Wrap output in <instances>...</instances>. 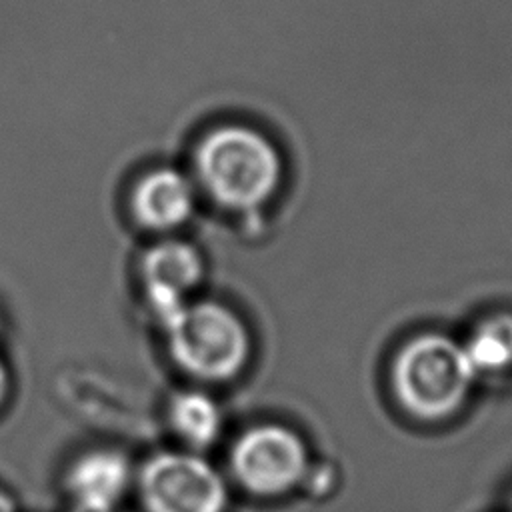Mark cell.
Wrapping results in <instances>:
<instances>
[{"instance_id":"6da1fadb","label":"cell","mask_w":512,"mask_h":512,"mask_svg":"<svg viewBox=\"0 0 512 512\" xmlns=\"http://www.w3.org/2000/svg\"><path fill=\"white\" fill-rule=\"evenodd\" d=\"M192 178L216 206L250 214L278 194L284 158L276 142L260 128L222 122L196 140Z\"/></svg>"},{"instance_id":"7a4b0ae2","label":"cell","mask_w":512,"mask_h":512,"mask_svg":"<svg viewBox=\"0 0 512 512\" xmlns=\"http://www.w3.org/2000/svg\"><path fill=\"white\" fill-rule=\"evenodd\" d=\"M476 376L464 344L440 332L404 342L390 368L394 398L406 414L424 422L454 416L468 400Z\"/></svg>"},{"instance_id":"3957f363","label":"cell","mask_w":512,"mask_h":512,"mask_svg":"<svg viewBox=\"0 0 512 512\" xmlns=\"http://www.w3.org/2000/svg\"><path fill=\"white\" fill-rule=\"evenodd\" d=\"M164 328L174 362L190 376L228 380L250 358V334L244 322L220 302H188Z\"/></svg>"},{"instance_id":"277c9868","label":"cell","mask_w":512,"mask_h":512,"mask_svg":"<svg viewBox=\"0 0 512 512\" xmlns=\"http://www.w3.org/2000/svg\"><path fill=\"white\" fill-rule=\"evenodd\" d=\"M146 512H224L228 486L222 474L194 452H158L138 472Z\"/></svg>"},{"instance_id":"5b68a950","label":"cell","mask_w":512,"mask_h":512,"mask_svg":"<svg viewBox=\"0 0 512 512\" xmlns=\"http://www.w3.org/2000/svg\"><path fill=\"white\" fill-rule=\"evenodd\" d=\"M230 468L242 488L258 496H278L298 486L308 468V448L290 428L258 424L238 436Z\"/></svg>"},{"instance_id":"8992f818","label":"cell","mask_w":512,"mask_h":512,"mask_svg":"<svg viewBox=\"0 0 512 512\" xmlns=\"http://www.w3.org/2000/svg\"><path fill=\"white\" fill-rule=\"evenodd\" d=\"M140 276L150 310L166 326L188 304L186 296L200 284L204 260L190 242L160 240L144 252Z\"/></svg>"},{"instance_id":"52a82bcc","label":"cell","mask_w":512,"mask_h":512,"mask_svg":"<svg viewBox=\"0 0 512 512\" xmlns=\"http://www.w3.org/2000/svg\"><path fill=\"white\" fill-rule=\"evenodd\" d=\"M198 186L192 174L168 164L142 172L132 188L128 206L138 226L170 232L184 226L196 212Z\"/></svg>"},{"instance_id":"ba28073f","label":"cell","mask_w":512,"mask_h":512,"mask_svg":"<svg viewBox=\"0 0 512 512\" xmlns=\"http://www.w3.org/2000/svg\"><path fill=\"white\" fill-rule=\"evenodd\" d=\"M130 482V464L118 450H90L78 456L64 478L72 508L90 512H114Z\"/></svg>"},{"instance_id":"9c48e42d","label":"cell","mask_w":512,"mask_h":512,"mask_svg":"<svg viewBox=\"0 0 512 512\" xmlns=\"http://www.w3.org/2000/svg\"><path fill=\"white\" fill-rule=\"evenodd\" d=\"M168 422L174 432L192 448L202 450L214 444L222 432L218 402L200 390H182L168 404Z\"/></svg>"},{"instance_id":"30bf717a","label":"cell","mask_w":512,"mask_h":512,"mask_svg":"<svg viewBox=\"0 0 512 512\" xmlns=\"http://www.w3.org/2000/svg\"><path fill=\"white\" fill-rule=\"evenodd\" d=\"M464 348L476 372L498 374L512 368V314H494L482 320Z\"/></svg>"},{"instance_id":"8fae6325","label":"cell","mask_w":512,"mask_h":512,"mask_svg":"<svg viewBox=\"0 0 512 512\" xmlns=\"http://www.w3.org/2000/svg\"><path fill=\"white\" fill-rule=\"evenodd\" d=\"M6 396H8V370L0 358V406L4 404Z\"/></svg>"},{"instance_id":"7c38bea8","label":"cell","mask_w":512,"mask_h":512,"mask_svg":"<svg viewBox=\"0 0 512 512\" xmlns=\"http://www.w3.org/2000/svg\"><path fill=\"white\" fill-rule=\"evenodd\" d=\"M0 512H14V502L2 488H0Z\"/></svg>"},{"instance_id":"4fadbf2b","label":"cell","mask_w":512,"mask_h":512,"mask_svg":"<svg viewBox=\"0 0 512 512\" xmlns=\"http://www.w3.org/2000/svg\"><path fill=\"white\" fill-rule=\"evenodd\" d=\"M72 512H90V510H80V508H72Z\"/></svg>"}]
</instances>
